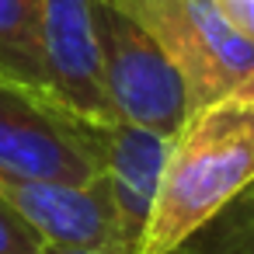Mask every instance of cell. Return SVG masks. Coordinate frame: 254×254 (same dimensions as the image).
<instances>
[{
  "label": "cell",
  "mask_w": 254,
  "mask_h": 254,
  "mask_svg": "<svg viewBox=\"0 0 254 254\" xmlns=\"http://www.w3.org/2000/svg\"><path fill=\"white\" fill-rule=\"evenodd\" d=\"M254 188V80L188 115L171 139L139 254H167Z\"/></svg>",
  "instance_id": "cell-1"
},
{
  "label": "cell",
  "mask_w": 254,
  "mask_h": 254,
  "mask_svg": "<svg viewBox=\"0 0 254 254\" xmlns=\"http://www.w3.org/2000/svg\"><path fill=\"white\" fill-rule=\"evenodd\" d=\"M136 18L185 77L191 112L254 80V46L230 28L216 0H112Z\"/></svg>",
  "instance_id": "cell-2"
},
{
  "label": "cell",
  "mask_w": 254,
  "mask_h": 254,
  "mask_svg": "<svg viewBox=\"0 0 254 254\" xmlns=\"http://www.w3.org/2000/svg\"><path fill=\"white\" fill-rule=\"evenodd\" d=\"M105 91L115 119L174 139L191 115L188 87L160 42L112 0H94Z\"/></svg>",
  "instance_id": "cell-3"
},
{
  "label": "cell",
  "mask_w": 254,
  "mask_h": 254,
  "mask_svg": "<svg viewBox=\"0 0 254 254\" xmlns=\"http://www.w3.org/2000/svg\"><path fill=\"white\" fill-rule=\"evenodd\" d=\"M98 174L94 122L42 91L0 80V181L84 185Z\"/></svg>",
  "instance_id": "cell-4"
},
{
  "label": "cell",
  "mask_w": 254,
  "mask_h": 254,
  "mask_svg": "<svg viewBox=\"0 0 254 254\" xmlns=\"http://www.w3.org/2000/svg\"><path fill=\"white\" fill-rule=\"evenodd\" d=\"M0 191L35 226L49 251H129L101 174L84 185L0 181Z\"/></svg>",
  "instance_id": "cell-5"
},
{
  "label": "cell",
  "mask_w": 254,
  "mask_h": 254,
  "mask_svg": "<svg viewBox=\"0 0 254 254\" xmlns=\"http://www.w3.org/2000/svg\"><path fill=\"white\" fill-rule=\"evenodd\" d=\"M49 94L87 122H112V101L101 73L94 0H46L42 18Z\"/></svg>",
  "instance_id": "cell-6"
},
{
  "label": "cell",
  "mask_w": 254,
  "mask_h": 254,
  "mask_svg": "<svg viewBox=\"0 0 254 254\" xmlns=\"http://www.w3.org/2000/svg\"><path fill=\"white\" fill-rule=\"evenodd\" d=\"M94 146H98L101 178L112 191V205H115L126 247L139 254L143 233L164 181L171 139L143 126L112 119V122H94Z\"/></svg>",
  "instance_id": "cell-7"
},
{
  "label": "cell",
  "mask_w": 254,
  "mask_h": 254,
  "mask_svg": "<svg viewBox=\"0 0 254 254\" xmlns=\"http://www.w3.org/2000/svg\"><path fill=\"white\" fill-rule=\"evenodd\" d=\"M42 18L46 0H0V80L49 94Z\"/></svg>",
  "instance_id": "cell-8"
},
{
  "label": "cell",
  "mask_w": 254,
  "mask_h": 254,
  "mask_svg": "<svg viewBox=\"0 0 254 254\" xmlns=\"http://www.w3.org/2000/svg\"><path fill=\"white\" fill-rule=\"evenodd\" d=\"M49 254H129V251H49ZM167 254H254V188Z\"/></svg>",
  "instance_id": "cell-9"
},
{
  "label": "cell",
  "mask_w": 254,
  "mask_h": 254,
  "mask_svg": "<svg viewBox=\"0 0 254 254\" xmlns=\"http://www.w3.org/2000/svg\"><path fill=\"white\" fill-rule=\"evenodd\" d=\"M0 254H49L46 240L11 205V198L4 191H0Z\"/></svg>",
  "instance_id": "cell-10"
},
{
  "label": "cell",
  "mask_w": 254,
  "mask_h": 254,
  "mask_svg": "<svg viewBox=\"0 0 254 254\" xmlns=\"http://www.w3.org/2000/svg\"><path fill=\"white\" fill-rule=\"evenodd\" d=\"M216 4L223 18L230 21V28L254 46V0H216Z\"/></svg>",
  "instance_id": "cell-11"
}]
</instances>
